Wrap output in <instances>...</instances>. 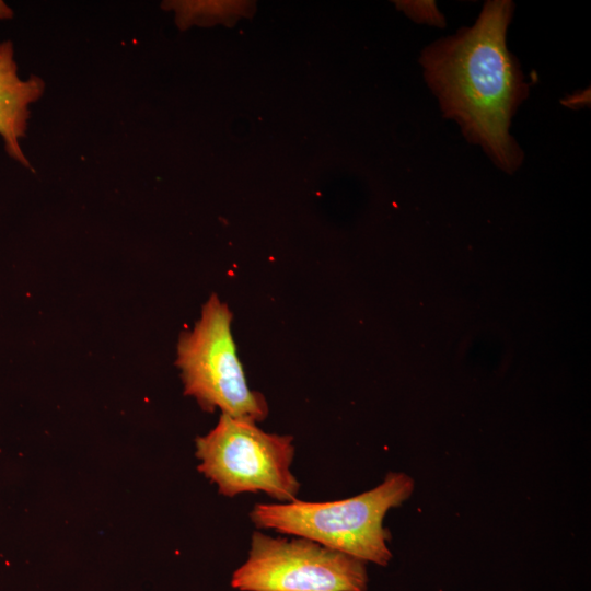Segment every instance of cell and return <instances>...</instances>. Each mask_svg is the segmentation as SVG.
Wrapping results in <instances>:
<instances>
[{
	"label": "cell",
	"mask_w": 591,
	"mask_h": 591,
	"mask_svg": "<svg viewBox=\"0 0 591 591\" xmlns=\"http://www.w3.org/2000/svg\"><path fill=\"white\" fill-rule=\"evenodd\" d=\"M45 83L32 74L22 80L18 74L14 48L11 40L0 43V136L8 154L31 169L21 147L30 118L28 106L44 93Z\"/></svg>",
	"instance_id": "8992f818"
},
{
	"label": "cell",
	"mask_w": 591,
	"mask_h": 591,
	"mask_svg": "<svg viewBox=\"0 0 591 591\" xmlns=\"http://www.w3.org/2000/svg\"><path fill=\"white\" fill-rule=\"evenodd\" d=\"M294 452L291 436L269 433L225 414L196 439L198 471L225 497L263 491L280 502L296 500L300 483L291 472Z\"/></svg>",
	"instance_id": "3957f363"
},
{
	"label": "cell",
	"mask_w": 591,
	"mask_h": 591,
	"mask_svg": "<svg viewBox=\"0 0 591 591\" xmlns=\"http://www.w3.org/2000/svg\"><path fill=\"white\" fill-rule=\"evenodd\" d=\"M514 4L487 1L471 27L426 47L420 65L443 115L502 171L515 172L523 152L510 134L529 86L506 35Z\"/></svg>",
	"instance_id": "6da1fadb"
},
{
	"label": "cell",
	"mask_w": 591,
	"mask_h": 591,
	"mask_svg": "<svg viewBox=\"0 0 591 591\" xmlns=\"http://www.w3.org/2000/svg\"><path fill=\"white\" fill-rule=\"evenodd\" d=\"M12 16V9L5 2L0 0V20L11 19Z\"/></svg>",
	"instance_id": "9c48e42d"
},
{
	"label": "cell",
	"mask_w": 591,
	"mask_h": 591,
	"mask_svg": "<svg viewBox=\"0 0 591 591\" xmlns=\"http://www.w3.org/2000/svg\"><path fill=\"white\" fill-rule=\"evenodd\" d=\"M173 4L177 12V22L186 25L198 21H223L239 16L250 5L242 1H186Z\"/></svg>",
	"instance_id": "52a82bcc"
},
{
	"label": "cell",
	"mask_w": 591,
	"mask_h": 591,
	"mask_svg": "<svg viewBox=\"0 0 591 591\" xmlns=\"http://www.w3.org/2000/svg\"><path fill=\"white\" fill-rule=\"evenodd\" d=\"M366 563L305 537L255 531L247 559L232 575L240 591H367Z\"/></svg>",
	"instance_id": "5b68a950"
},
{
	"label": "cell",
	"mask_w": 591,
	"mask_h": 591,
	"mask_svg": "<svg viewBox=\"0 0 591 591\" xmlns=\"http://www.w3.org/2000/svg\"><path fill=\"white\" fill-rule=\"evenodd\" d=\"M232 313L212 294L204 304L200 318L183 332L175 364L181 370L184 393L206 412L254 422L264 420L268 405L264 395L250 389L231 334Z\"/></svg>",
	"instance_id": "277c9868"
},
{
	"label": "cell",
	"mask_w": 591,
	"mask_h": 591,
	"mask_svg": "<svg viewBox=\"0 0 591 591\" xmlns=\"http://www.w3.org/2000/svg\"><path fill=\"white\" fill-rule=\"evenodd\" d=\"M396 7L417 23L444 26L445 21L434 1H396Z\"/></svg>",
	"instance_id": "ba28073f"
},
{
	"label": "cell",
	"mask_w": 591,
	"mask_h": 591,
	"mask_svg": "<svg viewBox=\"0 0 591 591\" xmlns=\"http://www.w3.org/2000/svg\"><path fill=\"white\" fill-rule=\"evenodd\" d=\"M413 491L410 476L390 472L379 486L347 499L256 503L250 518L259 529L305 537L364 563L387 566L391 534L383 520Z\"/></svg>",
	"instance_id": "7a4b0ae2"
}]
</instances>
